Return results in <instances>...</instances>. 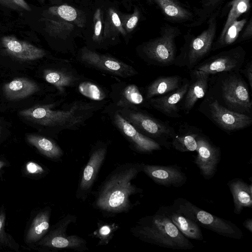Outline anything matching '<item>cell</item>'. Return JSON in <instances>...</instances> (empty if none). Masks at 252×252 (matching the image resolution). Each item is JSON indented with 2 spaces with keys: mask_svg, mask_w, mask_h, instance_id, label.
<instances>
[{
  "mask_svg": "<svg viewBox=\"0 0 252 252\" xmlns=\"http://www.w3.org/2000/svg\"><path fill=\"white\" fill-rule=\"evenodd\" d=\"M202 133L200 128L187 123L182 124L171 139V147L180 152L195 151L198 138Z\"/></svg>",
  "mask_w": 252,
  "mask_h": 252,
  "instance_id": "603a6c76",
  "label": "cell"
},
{
  "mask_svg": "<svg viewBox=\"0 0 252 252\" xmlns=\"http://www.w3.org/2000/svg\"><path fill=\"white\" fill-rule=\"evenodd\" d=\"M42 77L55 89L58 96L66 97L69 91L74 89L84 75L78 72L69 61L63 59L44 68Z\"/></svg>",
  "mask_w": 252,
  "mask_h": 252,
  "instance_id": "4fadbf2b",
  "label": "cell"
},
{
  "mask_svg": "<svg viewBox=\"0 0 252 252\" xmlns=\"http://www.w3.org/2000/svg\"><path fill=\"white\" fill-rule=\"evenodd\" d=\"M189 80L184 78L181 86L176 90L165 94L147 100L150 109H154L172 118H179L181 104L187 91Z\"/></svg>",
  "mask_w": 252,
  "mask_h": 252,
  "instance_id": "d6986e66",
  "label": "cell"
},
{
  "mask_svg": "<svg viewBox=\"0 0 252 252\" xmlns=\"http://www.w3.org/2000/svg\"><path fill=\"white\" fill-rule=\"evenodd\" d=\"M1 44L5 52L21 61H34L45 57L46 51L28 42L21 40L13 35L3 36Z\"/></svg>",
  "mask_w": 252,
  "mask_h": 252,
  "instance_id": "44dd1931",
  "label": "cell"
},
{
  "mask_svg": "<svg viewBox=\"0 0 252 252\" xmlns=\"http://www.w3.org/2000/svg\"><path fill=\"white\" fill-rule=\"evenodd\" d=\"M143 162H126L116 167L105 178L94 193L92 206L104 217L127 213L135 205L130 197L143 189L132 182L142 172Z\"/></svg>",
  "mask_w": 252,
  "mask_h": 252,
  "instance_id": "7a4b0ae2",
  "label": "cell"
},
{
  "mask_svg": "<svg viewBox=\"0 0 252 252\" xmlns=\"http://www.w3.org/2000/svg\"><path fill=\"white\" fill-rule=\"evenodd\" d=\"M102 112L128 142L133 151L141 154H151L162 149L158 143L140 133L119 113L111 102L102 109Z\"/></svg>",
  "mask_w": 252,
  "mask_h": 252,
  "instance_id": "ba28073f",
  "label": "cell"
},
{
  "mask_svg": "<svg viewBox=\"0 0 252 252\" xmlns=\"http://www.w3.org/2000/svg\"><path fill=\"white\" fill-rule=\"evenodd\" d=\"M216 30V22L212 19L207 29L192 39L187 48L176 56L174 65L192 69L210 52Z\"/></svg>",
  "mask_w": 252,
  "mask_h": 252,
  "instance_id": "7c38bea8",
  "label": "cell"
},
{
  "mask_svg": "<svg viewBox=\"0 0 252 252\" xmlns=\"http://www.w3.org/2000/svg\"><path fill=\"white\" fill-rule=\"evenodd\" d=\"M45 29L50 35L55 37L65 40L73 30L72 23L65 21H57L50 19H44Z\"/></svg>",
  "mask_w": 252,
  "mask_h": 252,
  "instance_id": "1f68e13d",
  "label": "cell"
},
{
  "mask_svg": "<svg viewBox=\"0 0 252 252\" xmlns=\"http://www.w3.org/2000/svg\"><path fill=\"white\" fill-rule=\"evenodd\" d=\"M183 79L177 75L161 76L151 82L144 90L146 99L159 96L178 89Z\"/></svg>",
  "mask_w": 252,
  "mask_h": 252,
  "instance_id": "484cf974",
  "label": "cell"
},
{
  "mask_svg": "<svg viewBox=\"0 0 252 252\" xmlns=\"http://www.w3.org/2000/svg\"><path fill=\"white\" fill-rule=\"evenodd\" d=\"M2 90L7 99L14 101L25 98L37 93L40 88L32 80L21 77L4 84Z\"/></svg>",
  "mask_w": 252,
  "mask_h": 252,
  "instance_id": "d4e9b609",
  "label": "cell"
},
{
  "mask_svg": "<svg viewBox=\"0 0 252 252\" xmlns=\"http://www.w3.org/2000/svg\"><path fill=\"white\" fill-rule=\"evenodd\" d=\"M2 223L1 220L0 219V231L2 227Z\"/></svg>",
  "mask_w": 252,
  "mask_h": 252,
  "instance_id": "f6af8a7d",
  "label": "cell"
},
{
  "mask_svg": "<svg viewBox=\"0 0 252 252\" xmlns=\"http://www.w3.org/2000/svg\"><path fill=\"white\" fill-rule=\"evenodd\" d=\"M171 206L200 226L227 238L240 240L242 230L231 221L215 216L182 197L176 199Z\"/></svg>",
  "mask_w": 252,
  "mask_h": 252,
  "instance_id": "8992f818",
  "label": "cell"
},
{
  "mask_svg": "<svg viewBox=\"0 0 252 252\" xmlns=\"http://www.w3.org/2000/svg\"><path fill=\"white\" fill-rule=\"evenodd\" d=\"M49 211H46L39 214L34 222L32 232L34 238H39L45 234L49 228Z\"/></svg>",
  "mask_w": 252,
  "mask_h": 252,
  "instance_id": "d590c367",
  "label": "cell"
},
{
  "mask_svg": "<svg viewBox=\"0 0 252 252\" xmlns=\"http://www.w3.org/2000/svg\"><path fill=\"white\" fill-rule=\"evenodd\" d=\"M189 71L187 91L181 104V109L184 114H188L193 109L196 102L206 95L210 75L196 70Z\"/></svg>",
  "mask_w": 252,
  "mask_h": 252,
  "instance_id": "ffe728a7",
  "label": "cell"
},
{
  "mask_svg": "<svg viewBox=\"0 0 252 252\" xmlns=\"http://www.w3.org/2000/svg\"><path fill=\"white\" fill-rule=\"evenodd\" d=\"M110 100L99 102L83 99L66 101V97L46 104H39L21 110L24 119L50 130L56 138L64 130H76L86 124Z\"/></svg>",
  "mask_w": 252,
  "mask_h": 252,
  "instance_id": "6da1fadb",
  "label": "cell"
},
{
  "mask_svg": "<svg viewBox=\"0 0 252 252\" xmlns=\"http://www.w3.org/2000/svg\"><path fill=\"white\" fill-rule=\"evenodd\" d=\"M245 52L240 47L220 53L199 63L192 69L210 75L240 71L244 63Z\"/></svg>",
  "mask_w": 252,
  "mask_h": 252,
  "instance_id": "9a60e30c",
  "label": "cell"
},
{
  "mask_svg": "<svg viewBox=\"0 0 252 252\" xmlns=\"http://www.w3.org/2000/svg\"><path fill=\"white\" fill-rule=\"evenodd\" d=\"M77 61L84 66L123 78L132 77L138 72L132 65L112 56L98 53L88 47L80 49Z\"/></svg>",
  "mask_w": 252,
  "mask_h": 252,
  "instance_id": "52a82bcc",
  "label": "cell"
},
{
  "mask_svg": "<svg viewBox=\"0 0 252 252\" xmlns=\"http://www.w3.org/2000/svg\"><path fill=\"white\" fill-rule=\"evenodd\" d=\"M48 12L65 21L72 22L80 28L85 26L86 18L84 14L70 5L63 4L52 6L49 8Z\"/></svg>",
  "mask_w": 252,
  "mask_h": 252,
  "instance_id": "f1b7e54d",
  "label": "cell"
},
{
  "mask_svg": "<svg viewBox=\"0 0 252 252\" xmlns=\"http://www.w3.org/2000/svg\"><path fill=\"white\" fill-rule=\"evenodd\" d=\"M196 151L197 154L193 162L204 179H212L217 171L220 160V148L213 144L209 138L202 133L198 138Z\"/></svg>",
  "mask_w": 252,
  "mask_h": 252,
  "instance_id": "e0dca14e",
  "label": "cell"
},
{
  "mask_svg": "<svg viewBox=\"0 0 252 252\" xmlns=\"http://www.w3.org/2000/svg\"><path fill=\"white\" fill-rule=\"evenodd\" d=\"M240 73H243L247 78L248 84L251 88H252V62L247 63L243 69L240 70Z\"/></svg>",
  "mask_w": 252,
  "mask_h": 252,
  "instance_id": "ab89813d",
  "label": "cell"
},
{
  "mask_svg": "<svg viewBox=\"0 0 252 252\" xmlns=\"http://www.w3.org/2000/svg\"><path fill=\"white\" fill-rule=\"evenodd\" d=\"M27 168L28 172L31 173H40L44 171L40 166L33 162H29L27 164Z\"/></svg>",
  "mask_w": 252,
  "mask_h": 252,
  "instance_id": "60d3db41",
  "label": "cell"
},
{
  "mask_svg": "<svg viewBox=\"0 0 252 252\" xmlns=\"http://www.w3.org/2000/svg\"><path fill=\"white\" fill-rule=\"evenodd\" d=\"M175 36L174 32L169 30L144 43L138 48L139 57L149 65L165 67L174 65L176 56Z\"/></svg>",
  "mask_w": 252,
  "mask_h": 252,
  "instance_id": "30bf717a",
  "label": "cell"
},
{
  "mask_svg": "<svg viewBox=\"0 0 252 252\" xmlns=\"http://www.w3.org/2000/svg\"><path fill=\"white\" fill-rule=\"evenodd\" d=\"M120 225L115 222H107L98 220L97 228L92 234V237L98 239L96 246H105L112 239Z\"/></svg>",
  "mask_w": 252,
  "mask_h": 252,
  "instance_id": "4dcf8cb0",
  "label": "cell"
},
{
  "mask_svg": "<svg viewBox=\"0 0 252 252\" xmlns=\"http://www.w3.org/2000/svg\"><path fill=\"white\" fill-rule=\"evenodd\" d=\"M142 172L156 184L166 187H181L188 180L182 168L176 164L160 165L144 163Z\"/></svg>",
  "mask_w": 252,
  "mask_h": 252,
  "instance_id": "ac0fdd59",
  "label": "cell"
},
{
  "mask_svg": "<svg viewBox=\"0 0 252 252\" xmlns=\"http://www.w3.org/2000/svg\"><path fill=\"white\" fill-rule=\"evenodd\" d=\"M76 221L75 215L67 214L63 217L45 240V245L56 249H70L79 252L88 251L85 239L77 235L67 234L68 226Z\"/></svg>",
  "mask_w": 252,
  "mask_h": 252,
  "instance_id": "5bb4252c",
  "label": "cell"
},
{
  "mask_svg": "<svg viewBox=\"0 0 252 252\" xmlns=\"http://www.w3.org/2000/svg\"><path fill=\"white\" fill-rule=\"evenodd\" d=\"M130 231L135 237L147 243L176 250H189L194 248L160 209L153 215L140 218Z\"/></svg>",
  "mask_w": 252,
  "mask_h": 252,
  "instance_id": "3957f363",
  "label": "cell"
},
{
  "mask_svg": "<svg viewBox=\"0 0 252 252\" xmlns=\"http://www.w3.org/2000/svg\"><path fill=\"white\" fill-rule=\"evenodd\" d=\"M110 87V101L115 106L132 109H150L144 91L136 84L119 81L113 83Z\"/></svg>",
  "mask_w": 252,
  "mask_h": 252,
  "instance_id": "2e32d148",
  "label": "cell"
},
{
  "mask_svg": "<svg viewBox=\"0 0 252 252\" xmlns=\"http://www.w3.org/2000/svg\"><path fill=\"white\" fill-rule=\"evenodd\" d=\"M155 1L165 14L169 17L178 19H186L190 16V13L187 10L173 0H155Z\"/></svg>",
  "mask_w": 252,
  "mask_h": 252,
  "instance_id": "836d02e7",
  "label": "cell"
},
{
  "mask_svg": "<svg viewBox=\"0 0 252 252\" xmlns=\"http://www.w3.org/2000/svg\"><path fill=\"white\" fill-rule=\"evenodd\" d=\"M188 239L202 241L203 236L200 226L192 220L176 210L172 206H161L159 208Z\"/></svg>",
  "mask_w": 252,
  "mask_h": 252,
  "instance_id": "7402d4cb",
  "label": "cell"
},
{
  "mask_svg": "<svg viewBox=\"0 0 252 252\" xmlns=\"http://www.w3.org/2000/svg\"><path fill=\"white\" fill-rule=\"evenodd\" d=\"M102 15L101 10L97 9L94 15V33L92 36L93 41L98 44H100L103 41L102 30Z\"/></svg>",
  "mask_w": 252,
  "mask_h": 252,
  "instance_id": "8d00e7d4",
  "label": "cell"
},
{
  "mask_svg": "<svg viewBox=\"0 0 252 252\" xmlns=\"http://www.w3.org/2000/svg\"><path fill=\"white\" fill-rule=\"evenodd\" d=\"M243 225L251 233H252V219L249 218L243 222Z\"/></svg>",
  "mask_w": 252,
  "mask_h": 252,
  "instance_id": "7bdbcfd3",
  "label": "cell"
},
{
  "mask_svg": "<svg viewBox=\"0 0 252 252\" xmlns=\"http://www.w3.org/2000/svg\"><path fill=\"white\" fill-rule=\"evenodd\" d=\"M74 89L90 101L99 102L110 100L109 90L84 76L76 85Z\"/></svg>",
  "mask_w": 252,
  "mask_h": 252,
  "instance_id": "4316f807",
  "label": "cell"
},
{
  "mask_svg": "<svg viewBox=\"0 0 252 252\" xmlns=\"http://www.w3.org/2000/svg\"><path fill=\"white\" fill-rule=\"evenodd\" d=\"M108 143L98 140L91 147L88 160L80 173L75 196L85 201L92 193L101 167L106 158Z\"/></svg>",
  "mask_w": 252,
  "mask_h": 252,
  "instance_id": "8fae6325",
  "label": "cell"
},
{
  "mask_svg": "<svg viewBox=\"0 0 252 252\" xmlns=\"http://www.w3.org/2000/svg\"><path fill=\"white\" fill-rule=\"evenodd\" d=\"M26 137L28 141L46 157L57 161L61 160L63 151L52 139L33 134H28Z\"/></svg>",
  "mask_w": 252,
  "mask_h": 252,
  "instance_id": "83f0119b",
  "label": "cell"
},
{
  "mask_svg": "<svg viewBox=\"0 0 252 252\" xmlns=\"http://www.w3.org/2000/svg\"><path fill=\"white\" fill-rule=\"evenodd\" d=\"M210 3H216L218 1H219V0H208Z\"/></svg>",
  "mask_w": 252,
  "mask_h": 252,
  "instance_id": "ee69618b",
  "label": "cell"
},
{
  "mask_svg": "<svg viewBox=\"0 0 252 252\" xmlns=\"http://www.w3.org/2000/svg\"><path fill=\"white\" fill-rule=\"evenodd\" d=\"M119 34L124 36L126 34L117 12L114 9L110 8L107 10L104 21L103 40L114 39Z\"/></svg>",
  "mask_w": 252,
  "mask_h": 252,
  "instance_id": "f546056e",
  "label": "cell"
},
{
  "mask_svg": "<svg viewBox=\"0 0 252 252\" xmlns=\"http://www.w3.org/2000/svg\"><path fill=\"white\" fill-rule=\"evenodd\" d=\"M212 75L206 95L229 110L252 116V101L248 84L240 71Z\"/></svg>",
  "mask_w": 252,
  "mask_h": 252,
  "instance_id": "277c9868",
  "label": "cell"
},
{
  "mask_svg": "<svg viewBox=\"0 0 252 252\" xmlns=\"http://www.w3.org/2000/svg\"><path fill=\"white\" fill-rule=\"evenodd\" d=\"M227 185L232 195L234 213L240 215L245 208L252 207V186L242 179L235 178L229 181Z\"/></svg>",
  "mask_w": 252,
  "mask_h": 252,
  "instance_id": "cb8c5ba5",
  "label": "cell"
},
{
  "mask_svg": "<svg viewBox=\"0 0 252 252\" xmlns=\"http://www.w3.org/2000/svg\"><path fill=\"white\" fill-rule=\"evenodd\" d=\"M246 23V20L245 19L241 20H237L233 22L226 30L222 41L219 45V47L228 45L234 42Z\"/></svg>",
  "mask_w": 252,
  "mask_h": 252,
  "instance_id": "e575fe53",
  "label": "cell"
},
{
  "mask_svg": "<svg viewBox=\"0 0 252 252\" xmlns=\"http://www.w3.org/2000/svg\"><path fill=\"white\" fill-rule=\"evenodd\" d=\"M0 4L15 10H31L30 6L25 0H0Z\"/></svg>",
  "mask_w": 252,
  "mask_h": 252,
  "instance_id": "f35d334b",
  "label": "cell"
},
{
  "mask_svg": "<svg viewBox=\"0 0 252 252\" xmlns=\"http://www.w3.org/2000/svg\"><path fill=\"white\" fill-rule=\"evenodd\" d=\"M205 96L198 110L220 128L227 132H233L251 126L252 116L229 110L213 98Z\"/></svg>",
  "mask_w": 252,
  "mask_h": 252,
  "instance_id": "9c48e42d",
  "label": "cell"
},
{
  "mask_svg": "<svg viewBox=\"0 0 252 252\" xmlns=\"http://www.w3.org/2000/svg\"><path fill=\"white\" fill-rule=\"evenodd\" d=\"M250 0H233L231 2V8L220 34L219 44L222 41L224 34L228 27L233 22L237 20L240 15L246 12L249 9L250 7Z\"/></svg>",
  "mask_w": 252,
  "mask_h": 252,
  "instance_id": "d6a6232c",
  "label": "cell"
},
{
  "mask_svg": "<svg viewBox=\"0 0 252 252\" xmlns=\"http://www.w3.org/2000/svg\"><path fill=\"white\" fill-rule=\"evenodd\" d=\"M115 106L119 113L140 133L153 139L162 147L171 149V140L176 131L169 123L155 118L142 109Z\"/></svg>",
  "mask_w": 252,
  "mask_h": 252,
  "instance_id": "5b68a950",
  "label": "cell"
},
{
  "mask_svg": "<svg viewBox=\"0 0 252 252\" xmlns=\"http://www.w3.org/2000/svg\"><path fill=\"white\" fill-rule=\"evenodd\" d=\"M140 17L139 11L135 8L131 14L122 16L120 18L122 26L126 32H131L136 27Z\"/></svg>",
  "mask_w": 252,
  "mask_h": 252,
  "instance_id": "74e56055",
  "label": "cell"
},
{
  "mask_svg": "<svg viewBox=\"0 0 252 252\" xmlns=\"http://www.w3.org/2000/svg\"><path fill=\"white\" fill-rule=\"evenodd\" d=\"M252 20H250L249 25L247 26V28L246 29L244 33L243 34V38H249L252 35Z\"/></svg>",
  "mask_w": 252,
  "mask_h": 252,
  "instance_id": "b9f144b4",
  "label": "cell"
}]
</instances>
